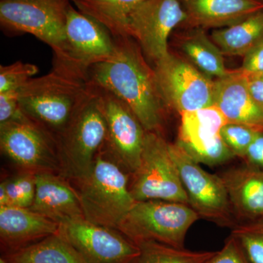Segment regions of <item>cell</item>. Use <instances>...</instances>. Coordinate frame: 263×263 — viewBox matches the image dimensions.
Returning a JSON list of instances; mask_svg holds the SVG:
<instances>
[{"label": "cell", "instance_id": "1", "mask_svg": "<svg viewBox=\"0 0 263 263\" xmlns=\"http://www.w3.org/2000/svg\"><path fill=\"white\" fill-rule=\"evenodd\" d=\"M115 41L111 57L89 69L90 83L127 104L145 130L162 136L167 109L159 91L155 70L131 37Z\"/></svg>", "mask_w": 263, "mask_h": 263}, {"label": "cell", "instance_id": "2", "mask_svg": "<svg viewBox=\"0 0 263 263\" xmlns=\"http://www.w3.org/2000/svg\"><path fill=\"white\" fill-rule=\"evenodd\" d=\"M91 89L89 72L72 62L53 58L46 75L32 78L19 90L21 110L57 138Z\"/></svg>", "mask_w": 263, "mask_h": 263}, {"label": "cell", "instance_id": "3", "mask_svg": "<svg viewBox=\"0 0 263 263\" xmlns=\"http://www.w3.org/2000/svg\"><path fill=\"white\" fill-rule=\"evenodd\" d=\"M129 178L101 147L88 176L71 183L80 199L84 219L118 230L136 202L129 190Z\"/></svg>", "mask_w": 263, "mask_h": 263}, {"label": "cell", "instance_id": "4", "mask_svg": "<svg viewBox=\"0 0 263 263\" xmlns=\"http://www.w3.org/2000/svg\"><path fill=\"white\" fill-rule=\"evenodd\" d=\"M106 133L105 117L91 85L87 98L55 138L60 175L71 183L86 177L92 168L97 154L105 143Z\"/></svg>", "mask_w": 263, "mask_h": 263}, {"label": "cell", "instance_id": "5", "mask_svg": "<svg viewBox=\"0 0 263 263\" xmlns=\"http://www.w3.org/2000/svg\"><path fill=\"white\" fill-rule=\"evenodd\" d=\"M199 219L190 205L181 202L136 201L118 230L137 245L152 241L185 248L189 230Z\"/></svg>", "mask_w": 263, "mask_h": 263}, {"label": "cell", "instance_id": "6", "mask_svg": "<svg viewBox=\"0 0 263 263\" xmlns=\"http://www.w3.org/2000/svg\"><path fill=\"white\" fill-rule=\"evenodd\" d=\"M71 0H0V24L8 34H30L52 48H66V22Z\"/></svg>", "mask_w": 263, "mask_h": 263}, {"label": "cell", "instance_id": "7", "mask_svg": "<svg viewBox=\"0 0 263 263\" xmlns=\"http://www.w3.org/2000/svg\"><path fill=\"white\" fill-rule=\"evenodd\" d=\"M129 190L136 201L164 200L190 205L169 142L161 135L146 132L141 164L129 178Z\"/></svg>", "mask_w": 263, "mask_h": 263}, {"label": "cell", "instance_id": "8", "mask_svg": "<svg viewBox=\"0 0 263 263\" xmlns=\"http://www.w3.org/2000/svg\"><path fill=\"white\" fill-rule=\"evenodd\" d=\"M169 149L177 166L190 206L202 219L221 228H234L237 221L220 176L204 171L177 142L169 143Z\"/></svg>", "mask_w": 263, "mask_h": 263}, {"label": "cell", "instance_id": "9", "mask_svg": "<svg viewBox=\"0 0 263 263\" xmlns=\"http://www.w3.org/2000/svg\"><path fill=\"white\" fill-rule=\"evenodd\" d=\"M153 68L167 110L181 116L214 105V80L187 60L169 52Z\"/></svg>", "mask_w": 263, "mask_h": 263}, {"label": "cell", "instance_id": "10", "mask_svg": "<svg viewBox=\"0 0 263 263\" xmlns=\"http://www.w3.org/2000/svg\"><path fill=\"white\" fill-rule=\"evenodd\" d=\"M91 85L106 122V138L102 148L131 176L141 164L146 131L127 104L106 90Z\"/></svg>", "mask_w": 263, "mask_h": 263}, {"label": "cell", "instance_id": "11", "mask_svg": "<svg viewBox=\"0 0 263 263\" xmlns=\"http://www.w3.org/2000/svg\"><path fill=\"white\" fill-rule=\"evenodd\" d=\"M0 148L20 171L60 175L54 138L27 117L0 124Z\"/></svg>", "mask_w": 263, "mask_h": 263}, {"label": "cell", "instance_id": "12", "mask_svg": "<svg viewBox=\"0 0 263 263\" xmlns=\"http://www.w3.org/2000/svg\"><path fill=\"white\" fill-rule=\"evenodd\" d=\"M185 19L180 0H143L129 15L127 35L155 65L168 54L170 36Z\"/></svg>", "mask_w": 263, "mask_h": 263}, {"label": "cell", "instance_id": "13", "mask_svg": "<svg viewBox=\"0 0 263 263\" xmlns=\"http://www.w3.org/2000/svg\"><path fill=\"white\" fill-rule=\"evenodd\" d=\"M59 234L86 263H136L140 248L118 230L78 219L60 224Z\"/></svg>", "mask_w": 263, "mask_h": 263}, {"label": "cell", "instance_id": "14", "mask_svg": "<svg viewBox=\"0 0 263 263\" xmlns=\"http://www.w3.org/2000/svg\"><path fill=\"white\" fill-rule=\"evenodd\" d=\"M116 49L115 38L95 19L70 5L66 22V48L54 58L72 62L86 72L108 60Z\"/></svg>", "mask_w": 263, "mask_h": 263}, {"label": "cell", "instance_id": "15", "mask_svg": "<svg viewBox=\"0 0 263 263\" xmlns=\"http://www.w3.org/2000/svg\"><path fill=\"white\" fill-rule=\"evenodd\" d=\"M214 105L228 123L263 132V108L251 94L247 74L239 69L214 80Z\"/></svg>", "mask_w": 263, "mask_h": 263}, {"label": "cell", "instance_id": "16", "mask_svg": "<svg viewBox=\"0 0 263 263\" xmlns=\"http://www.w3.org/2000/svg\"><path fill=\"white\" fill-rule=\"evenodd\" d=\"M35 179V197L29 209L60 226L84 219L79 195L69 180L53 173H40Z\"/></svg>", "mask_w": 263, "mask_h": 263}, {"label": "cell", "instance_id": "17", "mask_svg": "<svg viewBox=\"0 0 263 263\" xmlns=\"http://www.w3.org/2000/svg\"><path fill=\"white\" fill-rule=\"evenodd\" d=\"M60 224L29 209L0 207V248L10 253L58 233Z\"/></svg>", "mask_w": 263, "mask_h": 263}, {"label": "cell", "instance_id": "18", "mask_svg": "<svg viewBox=\"0 0 263 263\" xmlns=\"http://www.w3.org/2000/svg\"><path fill=\"white\" fill-rule=\"evenodd\" d=\"M186 14L181 27L223 29L263 10L262 0H180Z\"/></svg>", "mask_w": 263, "mask_h": 263}, {"label": "cell", "instance_id": "19", "mask_svg": "<svg viewBox=\"0 0 263 263\" xmlns=\"http://www.w3.org/2000/svg\"><path fill=\"white\" fill-rule=\"evenodd\" d=\"M219 176L237 224L263 216V171L243 164Z\"/></svg>", "mask_w": 263, "mask_h": 263}, {"label": "cell", "instance_id": "20", "mask_svg": "<svg viewBox=\"0 0 263 263\" xmlns=\"http://www.w3.org/2000/svg\"><path fill=\"white\" fill-rule=\"evenodd\" d=\"M228 123L215 106L206 107L181 115V125L176 141L193 159L207 155L221 141V128Z\"/></svg>", "mask_w": 263, "mask_h": 263}, {"label": "cell", "instance_id": "21", "mask_svg": "<svg viewBox=\"0 0 263 263\" xmlns=\"http://www.w3.org/2000/svg\"><path fill=\"white\" fill-rule=\"evenodd\" d=\"M179 47L190 63L209 77L216 79L229 75L220 48L209 37L205 29L185 28L177 35Z\"/></svg>", "mask_w": 263, "mask_h": 263}, {"label": "cell", "instance_id": "22", "mask_svg": "<svg viewBox=\"0 0 263 263\" xmlns=\"http://www.w3.org/2000/svg\"><path fill=\"white\" fill-rule=\"evenodd\" d=\"M210 37L224 56L245 57L263 43V10L235 25L214 29Z\"/></svg>", "mask_w": 263, "mask_h": 263}, {"label": "cell", "instance_id": "23", "mask_svg": "<svg viewBox=\"0 0 263 263\" xmlns=\"http://www.w3.org/2000/svg\"><path fill=\"white\" fill-rule=\"evenodd\" d=\"M1 257L8 263H86L59 233L25 248L2 254Z\"/></svg>", "mask_w": 263, "mask_h": 263}, {"label": "cell", "instance_id": "24", "mask_svg": "<svg viewBox=\"0 0 263 263\" xmlns=\"http://www.w3.org/2000/svg\"><path fill=\"white\" fill-rule=\"evenodd\" d=\"M143 0H71L76 8L108 29L114 38L128 37L129 15Z\"/></svg>", "mask_w": 263, "mask_h": 263}, {"label": "cell", "instance_id": "25", "mask_svg": "<svg viewBox=\"0 0 263 263\" xmlns=\"http://www.w3.org/2000/svg\"><path fill=\"white\" fill-rule=\"evenodd\" d=\"M140 254L136 263H208L216 252H195L157 242L138 245Z\"/></svg>", "mask_w": 263, "mask_h": 263}, {"label": "cell", "instance_id": "26", "mask_svg": "<svg viewBox=\"0 0 263 263\" xmlns=\"http://www.w3.org/2000/svg\"><path fill=\"white\" fill-rule=\"evenodd\" d=\"M36 193L35 174L20 171L0 184V207L12 206L29 209Z\"/></svg>", "mask_w": 263, "mask_h": 263}, {"label": "cell", "instance_id": "27", "mask_svg": "<svg viewBox=\"0 0 263 263\" xmlns=\"http://www.w3.org/2000/svg\"><path fill=\"white\" fill-rule=\"evenodd\" d=\"M230 235L239 243L250 263H263V216L238 223Z\"/></svg>", "mask_w": 263, "mask_h": 263}, {"label": "cell", "instance_id": "28", "mask_svg": "<svg viewBox=\"0 0 263 263\" xmlns=\"http://www.w3.org/2000/svg\"><path fill=\"white\" fill-rule=\"evenodd\" d=\"M37 72V66L21 61L0 66V93L20 90Z\"/></svg>", "mask_w": 263, "mask_h": 263}, {"label": "cell", "instance_id": "29", "mask_svg": "<svg viewBox=\"0 0 263 263\" xmlns=\"http://www.w3.org/2000/svg\"><path fill=\"white\" fill-rule=\"evenodd\" d=\"M257 132L242 124L227 123L221 128L220 136L235 157L243 159Z\"/></svg>", "mask_w": 263, "mask_h": 263}, {"label": "cell", "instance_id": "30", "mask_svg": "<svg viewBox=\"0 0 263 263\" xmlns=\"http://www.w3.org/2000/svg\"><path fill=\"white\" fill-rule=\"evenodd\" d=\"M25 118L19 105V90L0 93V124Z\"/></svg>", "mask_w": 263, "mask_h": 263}, {"label": "cell", "instance_id": "31", "mask_svg": "<svg viewBox=\"0 0 263 263\" xmlns=\"http://www.w3.org/2000/svg\"><path fill=\"white\" fill-rule=\"evenodd\" d=\"M208 263H250L234 237L230 235L220 250Z\"/></svg>", "mask_w": 263, "mask_h": 263}, {"label": "cell", "instance_id": "32", "mask_svg": "<svg viewBox=\"0 0 263 263\" xmlns=\"http://www.w3.org/2000/svg\"><path fill=\"white\" fill-rule=\"evenodd\" d=\"M242 160L248 167L263 171V132H257Z\"/></svg>", "mask_w": 263, "mask_h": 263}, {"label": "cell", "instance_id": "33", "mask_svg": "<svg viewBox=\"0 0 263 263\" xmlns=\"http://www.w3.org/2000/svg\"><path fill=\"white\" fill-rule=\"evenodd\" d=\"M239 70L247 75H259L263 72V43L243 57Z\"/></svg>", "mask_w": 263, "mask_h": 263}, {"label": "cell", "instance_id": "34", "mask_svg": "<svg viewBox=\"0 0 263 263\" xmlns=\"http://www.w3.org/2000/svg\"><path fill=\"white\" fill-rule=\"evenodd\" d=\"M247 76L251 94L263 108V79L258 76Z\"/></svg>", "mask_w": 263, "mask_h": 263}, {"label": "cell", "instance_id": "35", "mask_svg": "<svg viewBox=\"0 0 263 263\" xmlns=\"http://www.w3.org/2000/svg\"><path fill=\"white\" fill-rule=\"evenodd\" d=\"M0 263H8V262H7L6 261H5L4 259L2 258V257H1V258H0Z\"/></svg>", "mask_w": 263, "mask_h": 263}, {"label": "cell", "instance_id": "36", "mask_svg": "<svg viewBox=\"0 0 263 263\" xmlns=\"http://www.w3.org/2000/svg\"><path fill=\"white\" fill-rule=\"evenodd\" d=\"M255 76H258L259 77L262 78L263 79V72L262 73L259 74V75H255Z\"/></svg>", "mask_w": 263, "mask_h": 263}, {"label": "cell", "instance_id": "37", "mask_svg": "<svg viewBox=\"0 0 263 263\" xmlns=\"http://www.w3.org/2000/svg\"><path fill=\"white\" fill-rule=\"evenodd\" d=\"M262 1H263V0H262Z\"/></svg>", "mask_w": 263, "mask_h": 263}]
</instances>
